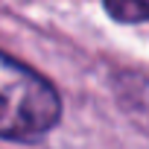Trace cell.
I'll use <instances>...</instances> for the list:
<instances>
[{"label": "cell", "instance_id": "6da1fadb", "mask_svg": "<svg viewBox=\"0 0 149 149\" xmlns=\"http://www.w3.org/2000/svg\"><path fill=\"white\" fill-rule=\"evenodd\" d=\"M58 117L61 100L56 88L41 73L0 53V137L32 140L50 132Z\"/></svg>", "mask_w": 149, "mask_h": 149}, {"label": "cell", "instance_id": "7a4b0ae2", "mask_svg": "<svg viewBox=\"0 0 149 149\" xmlns=\"http://www.w3.org/2000/svg\"><path fill=\"white\" fill-rule=\"evenodd\" d=\"M105 9L111 12V18L126 24L149 21V0H105Z\"/></svg>", "mask_w": 149, "mask_h": 149}]
</instances>
